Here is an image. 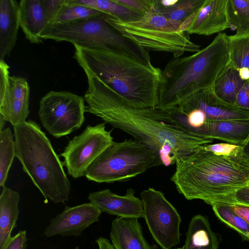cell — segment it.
<instances>
[{
  "mask_svg": "<svg viewBox=\"0 0 249 249\" xmlns=\"http://www.w3.org/2000/svg\"><path fill=\"white\" fill-rule=\"evenodd\" d=\"M88 88L84 94L86 112L120 129L156 151L163 165L213 142V140L194 135L158 116V108H136L97 76L84 71Z\"/></svg>",
  "mask_w": 249,
  "mask_h": 249,
  "instance_id": "6da1fadb",
  "label": "cell"
},
{
  "mask_svg": "<svg viewBox=\"0 0 249 249\" xmlns=\"http://www.w3.org/2000/svg\"><path fill=\"white\" fill-rule=\"evenodd\" d=\"M204 147L178 159L171 180L187 200L231 204L235 193L249 184V157L242 146L229 154Z\"/></svg>",
  "mask_w": 249,
  "mask_h": 249,
  "instance_id": "7a4b0ae2",
  "label": "cell"
},
{
  "mask_svg": "<svg viewBox=\"0 0 249 249\" xmlns=\"http://www.w3.org/2000/svg\"><path fill=\"white\" fill-rule=\"evenodd\" d=\"M73 58L132 107H158L162 70L124 53L73 44Z\"/></svg>",
  "mask_w": 249,
  "mask_h": 249,
  "instance_id": "3957f363",
  "label": "cell"
},
{
  "mask_svg": "<svg viewBox=\"0 0 249 249\" xmlns=\"http://www.w3.org/2000/svg\"><path fill=\"white\" fill-rule=\"evenodd\" d=\"M230 62L228 36L219 33L194 54L173 58L161 71L158 108L167 110L211 87Z\"/></svg>",
  "mask_w": 249,
  "mask_h": 249,
  "instance_id": "277c9868",
  "label": "cell"
},
{
  "mask_svg": "<svg viewBox=\"0 0 249 249\" xmlns=\"http://www.w3.org/2000/svg\"><path fill=\"white\" fill-rule=\"evenodd\" d=\"M16 157L46 202L64 204L69 200L71 183L63 163L39 125L33 120L13 126Z\"/></svg>",
  "mask_w": 249,
  "mask_h": 249,
  "instance_id": "5b68a950",
  "label": "cell"
},
{
  "mask_svg": "<svg viewBox=\"0 0 249 249\" xmlns=\"http://www.w3.org/2000/svg\"><path fill=\"white\" fill-rule=\"evenodd\" d=\"M107 15L103 13L62 23H49L40 37L42 39L69 42L83 47L116 52L151 63L149 51L123 36L106 20Z\"/></svg>",
  "mask_w": 249,
  "mask_h": 249,
  "instance_id": "8992f818",
  "label": "cell"
},
{
  "mask_svg": "<svg viewBox=\"0 0 249 249\" xmlns=\"http://www.w3.org/2000/svg\"><path fill=\"white\" fill-rule=\"evenodd\" d=\"M106 20L123 36L148 51L171 53L174 58L200 51V45L181 31L182 22L168 19L153 8L135 21H124L108 14Z\"/></svg>",
  "mask_w": 249,
  "mask_h": 249,
  "instance_id": "52a82bcc",
  "label": "cell"
},
{
  "mask_svg": "<svg viewBox=\"0 0 249 249\" xmlns=\"http://www.w3.org/2000/svg\"><path fill=\"white\" fill-rule=\"evenodd\" d=\"M162 165L154 150L132 140L113 142L90 165L85 177L98 183L123 181Z\"/></svg>",
  "mask_w": 249,
  "mask_h": 249,
  "instance_id": "ba28073f",
  "label": "cell"
},
{
  "mask_svg": "<svg viewBox=\"0 0 249 249\" xmlns=\"http://www.w3.org/2000/svg\"><path fill=\"white\" fill-rule=\"evenodd\" d=\"M170 119L179 128L200 137L201 130L211 122L249 120V111L223 102L216 96L212 86L191 95L174 107L170 111Z\"/></svg>",
  "mask_w": 249,
  "mask_h": 249,
  "instance_id": "9c48e42d",
  "label": "cell"
},
{
  "mask_svg": "<svg viewBox=\"0 0 249 249\" xmlns=\"http://www.w3.org/2000/svg\"><path fill=\"white\" fill-rule=\"evenodd\" d=\"M84 98L66 91H51L40 100L38 116L43 127L56 138L78 129L84 122Z\"/></svg>",
  "mask_w": 249,
  "mask_h": 249,
  "instance_id": "30bf717a",
  "label": "cell"
},
{
  "mask_svg": "<svg viewBox=\"0 0 249 249\" xmlns=\"http://www.w3.org/2000/svg\"><path fill=\"white\" fill-rule=\"evenodd\" d=\"M144 219L154 240L161 249H171L180 242L181 217L161 191L153 188L140 194Z\"/></svg>",
  "mask_w": 249,
  "mask_h": 249,
  "instance_id": "8fae6325",
  "label": "cell"
},
{
  "mask_svg": "<svg viewBox=\"0 0 249 249\" xmlns=\"http://www.w3.org/2000/svg\"><path fill=\"white\" fill-rule=\"evenodd\" d=\"M113 142L111 130L106 129L105 123L87 125L69 142L60 154L69 175L74 178L85 176L90 165Z\"/></svg>",
  "mask_w": 249,
  "mask_h": 249,
  "instance_id": "7c38bea8",
  "label": "cell"
},
{
  "mask_svg": "<svg viewBox=\"0 0 249 249\" xmlns=\"http://www.w3.org/2000/svg\"><path fill=\"white\" fill-rule=\"evenodd\" d=\"M9 70L5 61H0V115L14 126L28 117L30 89L25 78L11 76Z\"/></svg>",
  "mask_w": 249,
  "mask_h": 249,
  "instance_id": "4fadbf2b",
  "label": "cell"
},
{
  "mask_svg": "<svg viewBox=\"0 0 249 249\" xmlns=\"http://www.w3.org/2000/svg\"><path fill=\"white\" fill-rule=\"evenodd\" d=\"M102 213L90 202L66 206L61 213L51 220L44 234L47 237L56 235L78 236L89 226L99 222Z\"/></svg>",
  "mask_w": 249,
  "mask_h": 249,
  "instance_id": "5bb4252c",
  "label": "cell"
},
{
  "mask_svg": "<svg viewBox=\"0 0 249 249\" xmlns=\"http://www.w3.org/2000/svg\"><path fill=\"white\" fill-rule=\"evenodd\" d=\"M227 0H205L201 8L181 27L188 34L210 36L231 27Z\"/></svg>",
  "mask_w": 249,
  "mask_h": 249,
  "instance_id": "9a60e30c",
  "label": "cell"
},
{
  "mask_svg": "<svg viewBox=\"0 0 249 249\" xmlns=\"http://www.w3.org/2000/svg\"><path fill=\"white\" fill-rule=\"evenodd\" d=\"M88 199L102 213L120 217L144 218L142 201L135 196V190L131 188L127 189L124 196L108 189L93 192L89 194Z\"/></svg>",
  "mask_w": 249,
  "mask_h": 249,
  "instance_id": "2e32d148",
  "label": "cell"
},
{
  "mask_svg": "<svg viewBox=\"0 0 249 249\" xmlns=\"http://www.w3.org/2000/svg\"><path fill=\"white\" fill-rule=\"evenodd\" d=\"M114 249H158L145 238L138 218L117 217L111 223L110 231Z\"/></svg>",
  "mask_w": 249,
  "mask_h": 249,
  "instance_id": "e0dca14e",
  "label": "cell"
},
{
  "mask_svg": "<svg viewBox=\"0 0 249 249\" xmlns=\"http://www.w3.org/2000/svg\"><path fill=\"white\" fill-rule=\"evenodd\" d=\"M20 27L19 5L14 0H0V61L14 48Z\"/></svg>",
  "mask_w": 249,
  "mask_h": 249,
  "instance_id": "ac0fdd59",
  "label": "cell"
},
{
  "mask_svg": "<svg viewBox=\"0 0 249 249\" xmlns=\"http://www.w3.org/2000/svg\"><path fill=\"white\" fill-rule=\"evenodd\" d=\"M20 27L31 43L42 42L40 34L48 25L43 0H21L19 2Z\"/></svg>",
  "mask_w": 249,
  "mask_h": 249,
  "instance_id": "d6986e66",
  "label": "cell"
},
{
  "mask_svg": "<svg viewBox=\"0 0 249 249\" xmlns=\"http://www.w3.org/2000/svg\"><path fill=\"white\" fill-rule=\"evenodd\" d=\"M199 136L243 146L249 138V120L213 122L203 128Z\"/></svg>",
  "mask_w": 249,
  "mask_h": 249,
  "instance_id": "ffe728a7",
  "label": "cell"
},
{
  "mask_svg": "<svg viewBox=\"0 0 249 249\" xmlns=\"http://www.w3.org/2000/svg\"><path fill=\"white\" fill-rule=\"evenodd\" d=\"M19 194L5 186L0 195V249H4L17 226L19 213Z\"/></svg>",
  "mask_w": 249,
  "mask_h": 249,
  "instance_id": "44dd1931",
  "label": "cell"
},
{
  "mask_svg": "<svg viewBox=\"0 0 249 249\" xmlns=\"http://www.w3.org/2000/svg\"><path fill=\"white\" fill-rule=\"evenodd\" d=\"M182 247L183 249H218L217 237L205 216L197 214L192 218Z\"/></svg>",
  "mask_w": 249,
  "mask_h": 249,
  "instance_id": "7402d4cb",
  "label": "cell"
},
{
  "mask_svg": "<svg viewBox=\"0 0 249 249\" xmlns=\"http://www.w3.org/2000/svg\"><path fill=\"white\" fill-rule=\"evenodd\" d=\"M205 1V0H153L152 8L168 19L181 22L184 24L201 8Z\"/></svg>",
  "mask_w": 249,
  "mask_h": 249,
  "instance_id": "603a6c76",
  "label": "cell"
},
{
  "mask_svg": "<svg viewBox=\"0 0 249 249\" xmlns=\"http://www.w3.org/2000/svg\"><path fill=\"white\" fill-rule=\"evenodd\" d=\"M245 81L241 79L238 71L229 64L215 81L212 88L220 100L235 106L236 96Z\"/></svg>",
  "mask_w": 249,
  "mask_h": 249,
  "instance_id": "cb8c5ba5",
  "label": "cell"
},
{
  "mask_svg": "<svg viewBox=\"0 0 249 249\" xmlns=\"http://www.w3.org/2000/svg\"><path fill=\"white\" fill-rule=\"evenodd\" d=\"M74 0L77 3L90 7L124 21H135L143 15L128 9L115 0Z\"/></svg>",
  "mask_w": 249,
  "mask_h": 249,
  "instance_id": "d4e9b609",
  "label": "cell"
},
{
  "mask_svg": "<svg viewBox=\"0 0 249 249\" xmlns=\"http://www.w3.org/2000/svg\"><path fill=\"white\" fill-rule=\"evenodd\" d=\"M227 11L236 36L249 34V0H227Z\"/></svg>",
  "mask_w": 249,
  "mask_h": 249,
  "instance_id": "484cf974",
  "label": "cell"
},
{
  "mask_svg": "<svg viewBox=\"0 0 249 249\" xmlns=\"http://www.w3.org/2000/svg\"><path fill=\"white\" fill-rule=\"evenodd\" d=\"M16 154L15 139L10 127L0 131V186H5Z\"/></svg>",
  "mask_w": 249,
  "mask_h": 249,
  "instance_id": "4316f807",
  "label": "cell"
},
{
  "mask_svg": "<svg viewBox=\"0 0 249 249\" xmlns=\"http://www.w3.org/2000/svg\"><path fill=\"white\" fill-rule=\"evenodd\" d=\"M229 65L238 71L249 70V34L242 36H228Z\"/></svg>",
  "mask_w": 249,
  "mask_h": 249,
  "instance_id": "83f0119b",
  "label": "cell"
},
{
  "mask_svg": "<svg viewBox=\"0 0 249 249\" xmlns=\"http://www.w3.org/2000/svg\"><path fill=\"white\" fill-rule=\"evenodd\" d=\"M103 13L90 7L77 3L74 0H66L60 11L51 23L71 22L97 16Z\"/></svg>",
  "mask_w": 249,
  "mask_h": 249,
  "instance_id": "f1b7e54d",
  "label": "cell"
},
{
  "mask_svg": "<svg viewBox=\"0 0 249 249\" xmlns=\"http://www.w3.org/2000/svg\"><path fill=\"white\" fill-rule=\"evenodd\" d=\"M211 206L219 220L238 232L244 240L249 241V225L245 220L226 204L214 203Z\"/></svg>",
  "mask_w": 249,
  "mask_h": 249,
  "instance_id": "f546056e",
  "label": "cell"
},
{
  "mask_svg": "<svg viewBox=\"0 0 249 249\" xmlns=\"http://www.w3.org/2000/svg\"><path fill=\"white\" fill-rule=\"evenodd\" d=\"M117 2L141 15L152 8L153 0H115Z\"/></svg>",
  "mask_w": 249,
  "mask_h": 249,
  "instance_id": "4dcf8cb0",
  "label": "cell"
},
{
  "mask_svg": "<svg viewBox=\"0 0 249 249\" xmlns=\"http://www.w3.org/2000/svg\"><path fill=\"white\" fill-rule=\"evenodd\" d=\"M65 2L66 0H43L44 12L49 23L54 19Z\"/></svg>",
  "mask_w": 249,
  "mask_h": 249,
  "instance_id": "1f68e13d",
  "label": "cell"
},
{
  "mask_svg": "<svg viewBox=\"0 0 249 249\" xmlns=\"http://www.w3.org/2000/svg\"><path fill=\"white\" fill-rule=\"evenodd\" d=\"M235 106L249 111V80L245 82L236 98Z\"/></svg>",
  "mask_w": 249,
  "mask_h": 249,
  "instance_id": "d6a6232c",
  "label": "cell"
},
{
  "mask_svg": "<svg viewBox=\"0 0 249 249\" xmlns=\"http://www.w3.org/2000/svg\"><path fill=\"white\" fill-rule=\"evenodd\" d=\"M26 231L22 230L11 237L4 249H26Z\"/></svg>",
  "mask_w": 249,
  "mask_h": 249,
  "instance_id": "836d02e7",
  "label": "cell"
},
{
  "mask_svg": "<svg viewBox=\"0 0 249 249\" xmlns=\"http://www.w3.org/2000/svg\"><path fill=\"white\" fill-rule=\"evenodd\" d=\"M238 215L249 225V205L239 203L227 204Z\"/></svg>",
  "mask_w": 249,
  "mask_h": 249,
  "instance_id": "e575fe53",
  "label": "cell"
},
{
  "mask_svg": "<svg viewBox=\"0 0 249 249\" xmlns=\"http://www.w3.org/2000/svg\"><path fill=\"white\" fill-rule=\"evenodd\" d=\"M232 203H239L249 205V184L238 190L235 194Z\"/></svg>",
  "mask_w": 249,
  "mask_h": 249,
  "instance_id": "d590c367",
  "label": "cell"
},
{
  "mask_svg": "<svg viewBox=\"0 0 249 249\" xmlns=\"http://www.w3.org/2000/svg\"><path fill=\"white\" fill-rule=\"evenodd\" d=\"M95 242L97 243L99 249H114L109 240L106 238L99 237L96 239Z\"/></svg>",
  "mask_w": 249,
  "mask_h": 249,
  "instance_id": "8d00e7d4",
  "label": "cell"
},
{
  "mask_svg": "<svg viewBox=\"0 0 249 249\" xmlns=\"http://www.w3.org/2000/svg\"><path fill=\"white\" fill-rule=\"evenodd\" d=\"M241 79L244 81L249 80V70L246 68H242L238 71Z\"/></svg>",
  "mask_w": 249,
  "mask_h": 249,
  "instance_id": "74e56055",
  "label": "cell"
},
{
  "mask_svg": "<svg viewBox=\"0 0 249 249\" xmlns=\"http://www.w3.org/2000/svg\"><path fill=\"white\" fill-rule=\"evenodd\" d=\"M243 148L246 154L249 157V138L243 146Z\"/></svg>",
  "mask_w": 249,
  "mask_h": 249,
  "instance_id": "f35d334b",
  "label": "cell"
},
{
  "mask_svg": "<svg viewBox=\"0 0 249 249\" xmlns=\"http://www.w3.org/2000/svg\"><path fill=\"white\" fill-rule=\"evenodd\" d=\"M6 122V121H5L4 117L1 115H0V131H1L3 129H4V127Z\"/></svg>",
  "mask_w": 249,
  "mask_h": 249,
  "instance_id": "ab89813d",
  "label": "cell"
},
{
  "mask_svg": "<svg viewBox=\"0 0 249 249\" xmlns=\"http://www.w3.org/2000/svg\"><path fill=\"white\" fill-rule=\"evenodd\" d=\"M73 249H79V248L78 246H76L74 248H73Z\"/></svg>",
  "mask_w": 249,
  "mask_h": 249,
  "instance_id": "60d3db41",
  "label": "cell"
},
{
  "mask_svg": "<svg viewBox=\"0 0 249 249\" xmlns=\"http://www.w3.org/2000/svg\"><path fill=\"white\" fill-rule=\"evenodd\" d=\"M183 249V247H181V248H176V249Z\"/></svg>",
  "mask_w": 249,
  "mask_h": 249,
  "instance_id": "b9f144b4",
  "label": "cell"
}]
</instances>
